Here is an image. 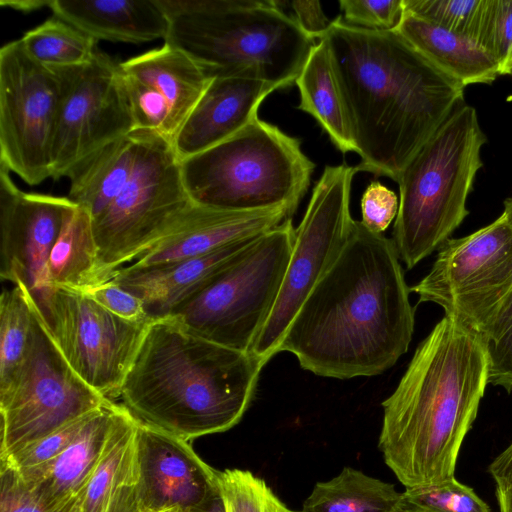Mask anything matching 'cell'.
<instances>
[{"instance_id": "cell-1", "label": "cell", "mask_w": 512, "mask_h": 512, "mask_svg": "<svg viewBox=\"0 0 512 512\" xmlns=\"http://www.w3.org/2000/svg\"><path fill=\"white\" fill-rule=\"evenodd\" d=\"M392 239L353 220L339 256L291 321L279 352L317 376H375L408 351L415 312Z\"/></svg>"}, {"instance_id": "cell-2", "label": "cell", "mask_w": 512, "mask_h": 512, "mask_svg": "<svg viewBox=\"0 0 512 512\" xmlns=\"http://www.w3.org/2000/svg\"><path fill=\"white\" fill-rule=\"evenodd\" d=\"M323 39L361 158L358 171L397 182L417 152L465 104V86L397 30L364 29L339 16Z\"/></svg>"}, {"instance_id": "cell-3", "label": "cell", "mask_w": 512, "mask_h": 512, "mask_svg": "<svg viewBox=\"0 0 512 512\" xmlns=\"http://www.w3.org/2000/svg\"><path fill=\"white\" fill-rule=\"evenodd\" d=\"M488 384V342L445 314L382 402L378 447L405 488L455 478L461 445Z\"/></svg>"}, {"instance_id": "cell-4", "label": "cell", "mask_w": 512, "mask_h": 512, "mask_svg": "<svg viewBox=\"0 0 512 512\" xmlns=\"http://www.w3.org/2000/svg\"><path fill=\"white\" fill-rule=\"evenodd\" d=\"M266 364L195 334L172 316L156 318L119 397L140 421L188 441L238 424Z\"/></svg>"}, {"instance_id": "cell-5", "label": "cell", "mask_w": 512, "mask_h": 512, "mask_svg": "<svg viewBox=\"0 0 512 512\" xmlns=\"http://www.w3.org/2000/svg\"><path fill=\"white\" fill-rule=\"evenodd\" d=\"M168 19L167 43L212 79L243 77L285 88L316 44L286 14L282 1L158 0Z\"/></svg>"}, {"instance_id": "cell-6", "label": "cell", "mask_w": 512, "mask_h": 512, "mask_svg": "<svg viewBox=\"0 0 512 512\" xmlns=\"http://www.w3.org/2000/svg\"><path fill=\"white\" fill-rule=\"evenodd\" d=\"M486 142L476 109L463 104L400 174L392 240L407 269L438 250L468 216L466 203Z\"/></svg>"}, {"instance_id": "cell-7", "label": "cell", "mask_w": 512, "mask_h": 512, "mask_svg": "<svg viewBox=\"0 0 512 512\" xmlns=\"http://www.w3.org/2000/svg\"><path fill=\"white\" fill-rule=\"evenodd\" d=\"M314 167L297 138L259 117L181 161L193 203L229 211L282 208L290 216L309 187Z\"/></svg>"}, {"instance_id": "cell-8", "label": "cell", "mask_w": 512, "mask_h": 512, "mask_svg": "<svg viewBox=\"0 0 512 512\" xmlns=\"http://www.w3.org/2000/svg\"><path fill=\"white\" fill-rule=\"evenodd\" d=\"M294 235L291 218L261 234L168 316L207 340L250 352L275 305Z\"/></svg>"}, {"instance_id": "cell-9", "label": "cell", "mask_w": 512, "mask_h": 512, "mask_svg": "<svg viewBox=\"0 0 512 512\" xmlns=\"http://www.w3.org/2000/svg\"><path fill=\"white\" fill-rule=\"evenodd\" d=\"M134 170L114 202L95 220L101 268L108 279L152 248L192 206L172 141L136 130Z\"/></svg>"}, {"instance_id": "cell-10", "label": "cell", "mask_w": 512, "mask_h": 512, "mask_svg": "<svg viewBox=\"0 0 512 512\" xmlns=\"http://www.w3.org/2000/svg\"><path fill=\"white\" fill-rule=\"evenodd\" d=\"M37 314L66 363L89 387L119 397L149 322H132L106 310L87 293L49 285L31 293Z\"/></svg>"}, {"instance_id": "cell-11", "label": "cell", "mask_w": 512, "mask_h": 512, "mask_svg": "<svg viewBox=\"0 0 512 512\" xmlns=\"http://www.w3.org/2000/svg\"><path fill=\"white\" fill-rule=\"evenodd\" d=\"M357 166H326L295 229L290 259L275 305L250 352L268 363L279 353L297 311L342 251L351 231L352 180Z\"/></svg>"}, {"instance_id": "cell-12", "label": "cell", "mask_w": 512, "mask_h": 512, "mask_svg": "<svg viewBox=\"0 0 512 512\" xmlns=\"http://www.w3.org/2000/svg\"><path fill=\"white\" fill-rule=\"evenodd\" d=\"M34 325L25 358L0 389V457L108 404L85 384L47 334L33 303Z\"/></svg>"}, {"instance_id": "cell-13", "label": "cell", "mask_w": 512, "mask_h": 512, "mask_svg": "<svg viewBox=\"0 0 512 512\" xmlns=\"http://www.w3.org/2000/svg\"><path fill=\"white\" fill-rule=\"evenodd\" d=\"M60 100L51 149V178L70 174L110 143L136 130L119 63L97 50L81 65L51 68Z\"/></svg>"}, {"instance_id": "cell-14", "label": "cell", "mask_w": 512, "mask_h": 512, "mask_svg": "<svg viewBox=\"0 0 512 512\" xmlns=\"http://www.w3.org/2000/svg\"><path fill=\"white\" fill-rule=\"evenodd\" d=\"M60 100L56 73L20 39L0 49V165L28 185L51 178V149Z\"/></svg>"}, {"instance_id": "cell-15", "label": "cell", "mask_w": 512, "mask_h": 512, "mask_svg": "<svg viewBox=\"0 0 512 512\" xmlns=\"http://www.w3.org/2000/svg\"><path fill=\"white\" fill-rule=\"evenodd\" d=\"M0 165V276L31 293L49 286L48 259L70 212L68 197L22 191Z\"/></svg>"}, {"instance_id": "cell-16", "label": "cell", "mask_w": 512, "mask_h": 512, "mask_svg": "<svg viewBox=\"0 0 512 512\" xmlns=\"http://www.w3.org/2000/svg\"><path fill=\"white\" fill-rule=\"evenodd\" d=\"M218 472L187 441L138 419L134 490L140 512L178 511L217 491Z\"/></svg>"}, {"instance_id": "cell-17", "label": "cell", "mask_w": 512, "mask_h": 512, "mask_svg": "<svg viewBox=\"0 0 512 512\" xmlns=\"http://www.w3.org/2000/svg\"><path fill=\"white\" fill-rule=\"evenodd\" d=\"M291 218L282 208L229 211L193 203L177 223L131 268H150L208 254L260 235Z\"/></svg>"}, {"instance_id": "cell-18", "label": "cell", "mask_w": 512, "mask_h": 512, "mask_svg": "<svg viewBox=\"0 0 512 512\" xmlns=\"http://www.w3.org/2000/svg\"><path fill=\"white\" fill-rule=\"evenodd\" d=\"M512 253V227L502 214L492 223L461 238H449L439 249L429 273L410 290L419 302L449 308L454 298L475 285Z\"/></svg>"}, {"instance_id": "cell-19", "label": "cell", "mask_w": 512, "mask_h": 512, "mask_svg": "<svg viewBox=\"0 0 512 512\" xmlns=\"http://www.w3.org/2000/svg\"><path fill=\"white\" fill-rule=\"evenodd\" d=\"M277 88L243 77H215L173 140L185 160L230 138L258 117L262 101Z\"/></svg>"}, {"instance_id": "cell-20", "label": "cell", "mask_w": 512, "mask_h": 512, "mask_svg": "<svg viewBox=\"0 0 512 512\" xmlns=\"http://www.w3.org/2000/svg\"><path fill=\"white\" fill-rule=\"evenodd\" d=\"M260 235L233 242L208 254L161 266L120 268L112 280L140 297L152 319L166 317L201 291Z\"/></svg>"}, {"instance_id": "cell-21", "label": "cell", "mask_w": 512, "mask_h": 512, "mask_svg": "<svg viewBox=\"0 0 512 512\" xmlns=\"http://www.w3.org/2000/svg\"><path fill=\"white\" fill-rule=\"evenodd\" d=\"M49 9L96 41L164 40L169 28L158 0H51Z\"/></svg>"}, {"instance_id": "cell-22", "label": "cell", "mask_w": 512, "mask_h": 512, "mask_svg": "<svg viewBox=\"0 0 512 512\" xmlns=\"http://www.w3.org/2000/svg\"><path fill=\"white\" fill-rule=\"evenodd\" d=\"M119 404L112 400L95 410L69 445L52 462L19 474L53 505H63L87 484L107 442Z\"/></svg>"}, {"instance_id": "cell-23", "label": "cell", "mask_w": 512, "mask_h": 512, "mask_svg": "<svg viewBox=\"0 0 512 512\" xmlns=\"http://www.w3.org/2000/svg\"><path fill=\"white\" fill-rule=\"evenodd\" d=\"M119 67L123 75L145 84L165 102L175 136L211 81L200 65L167 43L120 62Z\"/></svg>"}, {"instance_id": "cell-24", "label": "cell", "mask_w": 512, "mask_h": 512, "mask_svg": "<svg viewBox=\"0 0 512 512\" xmlns=\"http://www.w3.org/2000/svg\"><path fill=\"white\" fill-rule=\"evenodd\" d=\"M396 30L432 64L465 87L491 84L501 76L493 56L468 37L408 12H404Z\"/></svg>"}, {"instance_id": "cell-25", "label": "cell", "mask_w": 512, "mask_h": 512, "mask_svg": "<svg viewBox=\"0 0 512 512\" xmlns=\"http://www.w3.org/2000/svg\"><path fill=\"white\" fill-rule=\"evenodd\" d=\"M138 147L136 130L105 146L68 177V198L98 218L118 197L134 170Z\"/></svg>"}, {"instance_id": "cell-26", "label": "cell", "mask_w": 512, "mask_h": 512, "mask_svg": "<svg viewBox=\"0 0 512 512\" xmlns=\"http://www.w3.org/2000/svg\"><path fill=\"white\" fill-rule=\"evenodd\" d=\"M295 83L300 94L297 108L313 116L342 153L357 152L328 45L323 38L312 48Z\"/></svg>"}, {"instance_id": "cell-27", "label": "cell", "mask_w": 512, "mask_h": 512, "mask_svg": "<svg viewBox=\"0 0 512 512\" xmlns=\"http://www.w3.org/2000/svg\"><path fill=\"white\" fill-rule=\"evenodd\" d=\"M49 285L83 292L109 281L98 255L92 218L76 206L66 218L48 259Z\"/></svg>"}, {"instance_id": "cell-28", "label": "cell", "mask_w": 512, "mask_h": 512, "mask_svg": "<svg viewBox=\"0 0 512 512\" xmlns=\"http://www.w3.org/2000/svg\"><path fill=\"white\" fill-rule=\"evenodd\" d=\"M137 422L124 405H118L102 455L78 495L80 512H103L121 489L134 485Z\"/></svg>"}, {"instance_id": "cell-29", "label": "cell", "mask_w": 512, "mask_h": 512, "mask_svg": "<svg viewBox=\"0 0 512 512\" xmlns=\"http://www.w3.org/2000/svg\"><path fill=\"white\" fill-rule=\"evenodd\" d=\"M401 501L393 484L344 467L336 477L315 484L300 512H392Z\"/></svg>"}, {"instance_id": "cell-30", "label": "cell", "mask_w": 512, "mask_h": 512, "mask_svg": "<svg viewBox=\"0 0 512 512\" xmlns=\"http://www.w3.org/2000/svg\"><path fill=\"white\" fill-rule=\"evenodd\" d=\"M20 40L28 54L48 68L84 64L98 50L95 39L54 15L25 32Z\"/></svg>"}, {"instance_id": "cell-31", "label": "cell", "mask_w": 512, "mask_h": 512, "mask_svg": "<svg viewBox=\"0 0 512 512\" xmlns=\"http://www.w3.org/2000/svg\"><path fill=\"white\" fill-rule=\"evenodd\" d=\"M34 325L30 291L22 284L0 297V389L6 387L25 358Z\"/></svg>"}, {"instance_id": "cell-32", "label": "cell", "mask_w": 512, "mask_h": 512, "mask_svg": "<svg viewBox=\"0 0 512 512\" xmlns=\"http://www.w3.org/2000/svg\"><path fill=\"white\" fill-rule=\"evenodd\" d=\"M488 0H403L411 13L478 43Z\"/></svg>"}, {"instance_id": "cell-33", "label": "cell", "mask_w": 512, "mask_h": 512, "mask_svg": "<svg viewBox=\"0 0 512 512\" xmlns=\"http://www.w3.org/2000/svg\"><path fill=\"white\" fill-rule=\"evenodd\" d=\"M218 481L226 512H300L289 509L262 478L248 470L219 471Z\"/></svg>"}, {"instance_id": "cell-34", "label": "cell", "mask_w": 512, "mask_h": 512, "mask_svg": "<svg viewBox=\"0 0 512 512\" xmlns=\"http://www.w3.org/2000/svg\"><path fill=\"white\" fill-rule=\"evenodd\" d=\"M503 213L512 227V197L503 202ZM488 343L512 326V254L502 268L499 281L480 308L465 324Z\"/></svg>"}, {"instance_id": "cell-35", "label": "cell", "mask_w": 512, "mask_h": 512, "mask_svg": "<svg viewBox=\"0 0 512 512\" xmlns=\"http://www.w3.org/2000/svg\"><path fill=\"white\" fill-rule=\"evenodd\" d=\"M402 503L419 512H491L472 488L455 478L435 485L406 488Z\"/></svg>"}, {"instance_id": "cell-36", "label": "cell", "mask_w": 512, "mask_h": 512, "mask_svg": "<svg viewBox=\"0 0 512 512\" xmlns=\"http://www.w3.org/2000/svg\"><path fill=\"white\" fill-rule=\"evenodd\" d=\"M90 414L1 456V463L15 469L20 474L46 466L69 445Z\"/></svg>"}, {"instance_id": "cell-37", "label": "cell", "mask_w": 512, "mask_h": 512, "mask_svg": "<svg viewBox=\"0 0 512 512\" xmlns=\"http://www.w3.org/2000/svg\"><path fill=\"white\" fill-rule=\"evenodd\" d=\"M65 504L53 505L15 469L1 463L0 512H58Z\"/></svg>"}, {"instance_id": "cell-38", "label": "cell", "mask_w": 512, "mask_h": 512, "mask_svg": "<svg viewBox=\"0 0 512 512\" xmlns=\"http://www.w3.org/2000/svg\"><path fill=\"white\" fill-rule=\"evenodd\" d=\"M344 21L369 30H396L403 18V0H341Z\"/></svg>"}, {"instance_id": "cell-39", "label": "cell", "mask_w": 512, "mask_h": 512, "mask_svg": "<svg viewBox=\"0 0 512 512\" xmlns=\"http://www.w3.org/2000/svg\"><path fill=\"white\" fill-rule=\"evenodd\" d=\"M478 44L498 62L501 72L512 46V0H488Z\"/></svg>"}, {"instance_id": "cell-40", "label": "cell", "mask_w": 512, "mask_h": 512, "mask_svg": "<svg viewBox=\"0 0 512 512\" xmlns=\"http://www.w3.org/2000/svg\"><path fill=\"white\" fill-rule=\"evenodd\" d=\"M398 209L396 194L379 181H371L361 198V222L368 230L382 234L397 216Z\"/></svg>"}, {"instance_id": "cell-41", "label": "cell", "mask_w": 512, "mask_h": 512, "mask_svg": "<svg viewBox=\"0 0 512 512\" xmlns=\"http://www.w3.org/2000/svg\"><path fill=\"white\" fill-rule=\"evenodd\" d=\"M85 293L106 310L122 319L132 322H149L153 320L149 316L143 300L118 285L112 279Z\"/></svg>"}, {"instance_id": "cell-42", "label": "cell", "mask_w": 512, "mask_h": 512, "mask_svg": "<svg viewBox=\"0 0 512 512\" xmlns=\"http://www.w3.org/2000/svg\"><path fill=\"white\" fill-rule=\"evenodd\" d=\"M489 383L512 392V326L488 343Z\"/></svg>"}, {"instance_id": "cell-43", "label": "cell", "mask_w": 512, "mask_h": 512, "mask_svg": "<svg viewBox=\"0 0 512 512\" xmlns=\"http://www.w3.org/2000/svg\"><path fill=\"white\" fill-rule=\"evenodd\" d=\"M294 12L293 19L299 28L310 38H323L332 22L325 15L318 1H293L290 3Z\"/></svg>"}, {"instance_id": "cell-44", "label": "cell", "mask_w": 512, "mask_h": 512, "mask_svg": "<svg viewBox=\"0 0 512 512\" xmlns=\"http://www.w3.org/2000/svg\"><path fill=\"white\" fill-rule=\"evenodd\" d=\"M488 471L496 486L512 488V443L492 461Z\"/></svg>"}, {"instance_id": "cell-45", "label": "cell", "mask_w": 512, "mask_h": 512, "mask_svg": "<svg viewBox=\"0 0 512 512\" xmlns=\"http://www.w3.org/2000/svg\"><path fill=\"white\" fill-rule=\"evenodd\" d=\"M103 512H140L134 485L121 489L109 502Z\"/></svg>"}, {"instance_id": "cell-46", "label": "cell", "mask_w": 512, "mask_h": 512, "mask_svg": "<svg viewBox=\"0 0 512 512\" xmlns=\"http://www.w3.org/2000/svg\"><path fill=\"white\" fill-rule=\"evenodd\" d=\"M174 512H226L220 488L200 503Z\"/></svg>"}, {"instance_id": "cell-47", "label": "cell", "mask_w": 512, "mask_h": 512, "mask_svg": "<svg viewBox=\"0 0 512 512\" xmlns=\"http://www.w3.org/2000/svg\"><path fill=\"white\" fill-rule=\"evenodd\" d=\"M50 1L51 0H2L1 5L9 6L12 9L22 12H31L44 7L49 8Z\"/></svg>"}, {"instance_id": "cell-48", "label": "cell", "mask_w": 512, "mask_h": 512, "mask_svg": "<svg viewBox=\"0 0 512 512\" xmlns=\"http://www.w3.org/2000/svg\"><path fill=\"white\" fill-rule=\"evenodd\" d=\"M500 512H512V488L496 486Z\"/></svg>"}, {"instance_id": "cell-49", "label": "cell", "mask_w": 512, "mask_h": 512, "mask_svg": "<svg viewBox=\"0 0 512 512\" xmlns=\"http://www.w3.org/2000/svg\"><path fill=\"white\" fill-rule=\"evenodd\" d=\"M78 495L71 498L58 512H80Z\"/></svg>"}, {"instance_id": "cell-50", "label": "cell", "mask_w": 512, "mask_h": 512, "mask_svg": "<svg viewBox=\"0 0 512 512\" xmlns=\"http://www.w3.org/2000/svg\"><path fill=\"white\" fill-rule=\"evenodd\" d=\"M511 71H512V46H511V49L509 51L507 60H506L505 64L503 65L502 69H501L500 74L501 75H509V73Z\"/></svg>"}, {"instance_id": "cell-51", "label": "cell", "mask_w": 512, "mask_h": 512, "mask_svg": "<svg viewBox=\"0 0 512 512\" xmlns=\"http://www.w3.org/2000/svg\"><path fill=\"white\" fill-rule=\"evenodd\" d=\"M392 512H419V511L407 507L401 501L400 505Z\"/></svg>"}, {"instance_id": "cell-52", "label": "cell", "mask_w": 512, "mask_h": 512, "mask_svg": "<svg viewBox=\"0 0 512 512\" xmlns=\"http://www.w3.org/2000/svg\"><path fill=\"white\" fill-rule=\"evenodd\" d=\"M162 512H174V511H162Z\"/></svg>"}, {"instance_id": "cell-53", "label": "cell", "mask_w": 512, "mask_h": 512, "mask_svg": "<svg viewBox=\"0 0 512 512\" xmlns=\"http://www.w3.org/2000/svg\"><path fill=\"white\" fill-rule=\"evenodd\" d=\"M510 76H512V71L509 73Z\"/></svg>"}]
</instances>
